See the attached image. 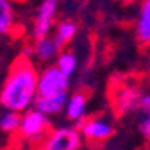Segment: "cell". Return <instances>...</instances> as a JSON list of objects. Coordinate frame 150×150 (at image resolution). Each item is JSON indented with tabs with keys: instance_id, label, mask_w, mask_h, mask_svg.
<instances>
[{
	"instance_id": "obj_17",
	"label": "cell",
	"mask_w": 150,
	"mask_h": 150,
	"mask_svg": "<svg viewBox=\"0 0 150 150\" xmlns=\"http://www.w3.org/2000/svg\"><path fill=\"white\" fill-rule=\"evenodd\" d=\"M141 111H145L146 115H150V91H145L143 100H141Z\"/></svg>"
},
{
	"instance_id": "obj_4",
	"label": "cell",
	"mask_w": 150,
	"mask_h": 150,
	"mask_svg": "<svg viewBox=\"0 0 150 150\" xmlns=\"http://www.w3.org/2000/svg\"><path fill=\"white\" fill-rule=\"evenodd\" d=\"M52 130L50 118L38 112L36 109H29L25 115H22V123H20V136L29 141H43Z\"/></svg>"
},
{
	"instance_id": "obj_8",
	"label": "cell",
	"mask_w": 150,
	"mask_h": 150,
	"mask_svg": "<svg viewBox=\"0 0 150 150\" xmlns=\"http://www.w3.org/2000/svg\"><path fill=\"white\" fill-rule=\"evenodd\" d=\"M68 93H61V95H55V97H48V98H40L38 97L32 109H36L38 112H41L45 116H54V115H59L61 111L66 109L68 104Z\"/></svg>"
},
{
	"instance_id": "obj_11",
	"label": "cell",
	"mask_w": 150,
	"mask_h": 150,
	"mask_svg": "<svg viewBox=\"0 0 150 150\" xmlns=\"http://www.w3.org/2000/svg\"><path fill=\"white\" fill-rule=\"evenodd\" d=\"M32 48H34V55H36L40 61H52V59H57L59 54H61L59 47L55 45L54 38H50V36H48V38H43V40L34 41Z\"/></svg>"
},
{
	"instance_id": "obj_7",
	"label": "cell",
	"mask_w": 150,
	"mask_h": 150,
	"mask_svg": "<svg viewBox=\"0 0 150 150\" xmlns=\"http://www.w3.org/2000/svg\"><path fill=\"white\" fill-rule=\"evenodd\" d=\"M57 2L55 0H43L38 7L34 23H32V38L34 41L43 40V38H48L52 25H54V18L57 14Z\"/></svg>"
},
{
	"instance_id": "obj_12",
	"label": "cell",
	"mask_w": 150,
	"mask_h": 150,
	"mask_svg": "<svg viewBox=\"0 0 150 150\" xmlns=\"http://www.w3.org/2000/svg\"><path fill=\"white\" fill-rule=\"evenodd\" d=\"M77 34V23L73 20H61L55 27V34H54V41L59 47V50L63 52V48L75 38Z\"/></svg>"
},
{
	"instance_id": "obj_13",
	"label": "cell",
	"mask_w": 150,
	"mask_h": 150,
	"mask_svg": "<svg viewBox=\"0 0 150 150\" xmlns=\"http://www.w3.org/2000/svg\"><path fill=\"white\" fill-rule=\"evenodd\" d=\"M14 27V7L7 0H0V36H6Z\"/></svg>"
},
{
	"instance_id": "obj_16",
	"label": "cell",
	"mask_w": 150,
	"mask_h": 150,
	"mask_svg": "<svg viewBox=\"0 0 150 150\" xmlns=\"http://www.w3.org/2000/svg\"><path fill=\"white\" fill-rule=\"evenodd\" d=\"M139 130H141V134L150 141V115H146V116L141 120V123H139Z\"/></svg>"
},
{
	"instance_id": "obj_10",
	"label": "cell",
	"mask_w": 150,
	"mask_h": 150,
	"mask_svg": "<svg viewBox=\"0 0 150 150\" xmlns=\"http://www.w3.org/2000/svg\"><path fill=\"white\" fill-rule=\"evenodd\" d=\"M66 118L71 122H82L86 120V112H88V95L84 91H77L68 98L66 104Z\"/></svg>"
},
{
	"instance_id": "obj_2",
	"label": "cell",
	"mask_w": 150,
	"mask_h": 150,
	"mask_svg": "<svg viewBox=\"0 0 150 150\" xmlns=\"http://www.w3.org/2000/svg\"><path fill=\"white\" fill-rule=\"evenodd\" d=\"M145 91L138 82H129L123 79L122 82H115V89L111 93V105L116 115H130L141 111V100Z\"/></svg>"
},
{
	"instance_id": "obj_18",
	"label": "cell",
	"mask_w": 150,
	"mask_h": 150,
	"mask_svg": "<svg viewBox=\"0 0 150 150\" xmlns=\"http://www.w3.org/2000/svg\"><path fill=\"white\" fill-rule=\"evenodd\" d=\"M112 150H120V148H112Z\"/></svg>"
},
{
	"instance_id": "obj_15",
	"label": "cell",
	"mask_w": 150,
	"mask_h": 150,
	"mask_svg": "<svg viewBox=\"0 0 150 150\" xmlns=\"http://www.w3.org/2000/svg\"><path fill=\"white\" fill-rule=\"evenodd\" d=\"M20 123H22V115L18 112H11V111H6L2 116H0V129L4 132H18L20 130Z\"/></svg>"
},
{
	"instance_id": "obj_14",
	"label": "cell",
	"mask_w": 150,
	"mask_h": 150,
	"mask_svg": "<svg viewBox=\"0 0 150 150\" xmlns=\"http://www.w3.org/2000/svg\"><path fill=\"white\" fill-rule=\"evenodd\" d=\"M55 68H57L64 77H71L77 70V57H75V54L70 52V50H63L59 54V57L55 59Z\"/></svg>"
},
{
	"instance_id": "obj_6",
	"label": "cell",
	"mask_w": 150,
	"mask_h": 150,
	"mask_svg": "<svg viewBox=\"0 0 150 150\" xmlns=\"http://www.w3.org/2000/svg\"><path fill=\"white\" fill-rule=\"evenodd\" d=\"M77 130L86 141L95 145H100L115 136V127L104 118H86L77 123Z\"/></svg>"
},
{
	"instance_id": "obj_3",
	"label": "cell",
	"mask_w": 150,
	"mask_h": 150,
	"mask_svg": "<svg viewBox=\"0 0 150 150\" xmlns=\"http://www.w3.org/2000/svg\"><path fill=\"white\" fill-rule=\"evenodd\" d=\"M82 136L77 127H59L52 129L50 134L38 143L36 150H79Z\"/></svg>"
},
{
	"instance_id": "obj_5",
	"label": "cell",
	"mask_w": 150,
	"mask_h": 150,
	"mask_svg": "<svg viewBox=\"0 0 150 150\" xmlns=\"http://www.w3.org/2000/svg\"><path fill=\"white\" fill-rule=\"evenodd\" d=\"M68 86L70 79L64 77L55 66H48L40 73V79H38V97L48 98L61 93H68Z\"/></svg>"
},
{
	"instance_id": "obj_1",
	"label": "cell",
	"mask_w": 150,
	"mask_h": 150,
	"mask_svg": "<svg viewBox=\"0 0 150 150\" xmlns=\"http://www.w3.org/2000/svg\"><path fill=\"white\" fill-rule=\"evenodd\" d=\"M38 79L40 73L30 59L18 57L0 89V105L11 112L25 115L38 98Z\"/></svg>"
},
{
	"instance_id": "obj_9",
	"label": "cell",
	"mask_w": 150,
	"mask_h": 150,
	"mask_svg": "<svg viewBox=\"0 0 150 150\" xmlns=\"http://www.w3.org/2000/svg\"><path fill=\"white\" fill-rule=\"evenodd\" d=\"M136 41L141 47H150V0H145L139 7V14L134 25Z\"/></svg>"
}]
</instances>
